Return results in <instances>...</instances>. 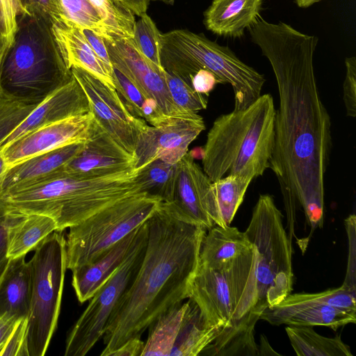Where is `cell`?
<instances>
[{"instance_id":"obj_1","label":"cell","mask_w":356,"mask_h":356,"mask_svg":"<svg viewBox=\"0 0 356 356\" xmlns=\"http://www.w3.org/2000/svg\"><path fill=\"white\" fill-rule=\"evenodd\" d=\"M268 60L279 93L269 168L280 186L290 234L298 207L312 233L323 225L325 175L332 146L331 120L318 92L314 68L318 38L291 25L259 17L248 29Z\"/></svg>"},{"instance_id":"obj_2","label":"cell","mask_w":356,"mask_h":356,"mask_svg":"<svg viewBox=\"0 0 356 356\" xmlns=\"http://www.w3.org/2000/svg\"><path fill=\"white\" fill-rule=\"evenodd\" d=\"M147 225L143 261L108 321L102 356L140 339L159 317L189 298L207 230L177 219L161 203Z\"/></svg>"},{"instance_id":"obj_3","label":"cell","mask_w":356,"mask_h":356,"mask_svg":"<svg viewBox=\"0 0 356 356\" xmlns=\"http://www.w3.org/2000/svg\"><path fill=\"white\" fill-rule=\"evenodd\" d=\"M136 169L103 177H83L63 170L0 193L6 211L51 218L56 232L76 225L102 209L140 193Z\"/></svg>"},{"instance_id":"obj_4","label":"cell","mask_w":356,"mask_h":356,"mask_svg":"<svg viewBox=\"0 0 356 356\" xmlns=\"http://www.w3.org/2000/svg\"><path fill=\"white\" fill-rule=\"evenodd\" d=\"M16 31L0 58V94L38 106L73 78L56 40L51 17L42 11L18 16Z\"/></svg>"},{"instance_id":"obj_5","label":"cell","mask_w":356,"mask_h":356,"mask_svg":"<svg viewBox=\"0 0 356 356\" xmlns=\"http://www.w3.org/2000/svg\"><path fill=\"white\" fill-rule=\"evenodd\" d=\"M276 109L270 94L248 107L220 115L207 134L203 171L211 181L228 175L251 179L269 168L274 146Z\"/></svg>"},{"instance_id":"obj_6","label":"cell","mask_w":356,"mask_h":356,"mask_svg":"<svg viewBox=\"0 0 356 356\" xmlns=\"http://www.w3.org/2000/svg\"><path fill=\"white\" fill-rule=\"evenodd\" d=\"M160 58L166 72L191 86L200 70H209L221 83L230 84L234 110L245 108L258 99L266 81L263 74L241 60L229 47L186 29L161 33Z\"/></svg>"},{"instance_id":"obj_7","label":"cell","mask_w":356,"mask_h":356,"mask_svg":"<svg viewBox=\"0 0 356 356\" xmlns=\"http://www.w3.org/2000/svg\"><path fill=\"white\" fill-rule=\"evenodd\" d=\"M255 247L217 268L198 266L190 299L210 326L230 325L254 309L257 301Z\"/></svg>"},{"instance_id":"obj_8","label":"cell","mask_w":356,"mask_h":356,"mask_svg":"<svg viewBox=\"0 0 356 356\" xmlns=\"http://www.w3.org/2000/svg\"><path fill=\"white\" fill-rule=\"evenodd\" d=\"M283 216L269 194L260 195L244 232L258 252L257 301L254 309L261 312L281 302L293 289L291 238Z\"/></svg>"},{"instance_id":"obj_9","label":"cell","mask_w":356,"mask_h":356,"mask_svg":"<svg viewBox=\"0 0 356 356\" xmlns=\"http://www.w3.org/2000/svg\"><path fill=\"white\" fill-rule=\"evenodd\" d=\"M32 289L27 316L29 356H43L57 327L66 264V238L54 232L35 248L30 260Z\"/></svg>"},{"instance_id":"obj_10","label":"cell","mask_w":356,"mask_h":356,"mask_svg":"<svg viewBox=\"0 0 356 356\" xmlns=\"http://www.w3.org/2000/svg\"><path fill=\"white\" fill-rule=\"evenodd\" d=\"M161 201L138 193L102 209L70 227L66 238L67 269L92 262L147 221Z\"/></svg>"},{"instance_id":"obj_11","label":"cell","mask_w":356,"mask_h":356,"mask_svg":"<svg viewBox=\"0 0 356 356\" xmlns=\"http://www.w3.org/2000/svg\"><path fill=\"white\" fill-rule=\"evenodd\" d=\"M147 220L142 224L134 245L118 269L89 299V303L69 331L65 356H84L101 339L119 299L131 284L147 246Z\"/></svg>"},{"instance_id":"obj_12","label":"cell","mask_w":356,"mask_h":356,"mask_svg":"<svg viewBox=\"0 0 356 356\" xmlns=\"http://www.w3.org/2000/svg\"><path fill=\"white\" fill-rule=\"evenodd\" d=\"M71 70L87 96L95 122L134 156L145 121L131 114L115 90L81 67L73 66Z\"/></svg>"},{"instance_id":"obj_13","label":"cell","mask_w":356,"mask_h":356,"mask_svg":"<svg viewBox=\"0 0 356 356\" xmlns=\"http://www.w3.org/2000/svg\"><path fill=\"white\" fill-rule=\"evenodd\" d=\"M211 181L197 164L191 152H187L177 163L172 200L161 206L177 219L200 226L207 231L220 226L215 209Z\"/></svg>"},{"instance_id":"obj_14","label":"cell","mask_w":356,"mask_h":356,"mask_svg":"<svg viewBox=\"0 0 356 356\" xmlns=\"http://www.w3.org/2000/svg\"><path fill=\"white\" fill-rule=\"evenodd\" d=\"M204 129L205 124L200 115L193 118L170 117L156 127L146 124L136 142L135 169L156 159L177 163L188 152L190 144Z\"/></svg>"},{"instance_id":"obj_15","label":"cell","mask_w":356,"mask_h":356,"mask_svg":"<svg viewBox=\"0 0 356 356\" xmlns=\"http://www.w3.org/2000/svg\"><path fill=\"white\" fill-rule=\"evenodd\" d=\"M104 42L113 67L124 74L147 98L155 99L167 116L193 118L198 115L183 112L175 104L164 79V69L156 66L143 56L132 38L104 40Z\"/></svg>"},{"instance_id":"obj_16","label":"cell","mask_w":356,"mask_h":356,"mask_svg":"<svg viewBox=\"0 0 356 356\" xmlns=\"http://www.w3.org/2000/svg\"><path fill=\"white\" fill-rule=\"evenodd\" d=\"M91 113L71 117L37 129L12 142L1 151L8 168L38 154L76 142L90 136Z\"/></svg>"},{"instance_id":"obj_17","label":"cell","mask_w":356,"mask_h":356,"mask_svg":"<svg viewBox=\"0 0 356 356\" xmlns=\"http://www.w3.org/2000/svg\"><path fill=\"white\" fill-rule=\"evenodd\" d=\"M134 164V157L94 120L90 138L63 170L79 177H103L135 169Z\"/></svg>"},{"instance_id":"obj_18","label":"cell","mask_w":356,"mask_h":356,"mask_svg":"<svg viewBox=\"0 0 356 356\" xmlns=\"http://www.w3.org/2000/svg\"><path fill=\"white\" fill-rule=\"evenodd\" d=\"M90 113L89 103L82 87L74 77L42 103L0 143V151L17 138L42 127Z\"/></svg>"},{"instance_id":"obj_19","label":"cell","mask_w":356,"mask_h":356,"mask_svg":"<svg viewBox=\"0 0 356 356\" xmlns=\"http://www.w3.org/2000/svg\"><path fill=\"white\" fill-rule=\"evenodd\" d=\"M140 226L92 262L72 270V285L81 303L89 300L124 261L134 245Z\"/></svg>"},{"instance_id":"obj_20","label":"cell","mask_w":356,"mask_h":356,"mask_svg":"<svg viewBox=\"0 0 356 356\" xmlns=\"http://www.w3.org/2000/svg\"><path fill=\"white\" fill-rule=\"evenodd\" d=\"M259 319L274 325H322L336 330L341 326L355 323L356 315L320 303L296 305L277 304L273 307H266L261 312Z\"/></svg>"},{"instance_id":"obj_21","label":"cell","mask_w":356,"mask_h":356,"mask_svg":"<svg viewBox=\"0 0 356 356\" xmlns=\"http://www.w3.org/2000/svg\"><path fill=\"white\" fill-rule=\"evenodd\" d=\"M264 0H213L204 13V24L213 33L241 38L255 24Z\"/></svg>"},{"instance_id":"obj_22","label":"cell","mask_w":356,"mask_h":356,"mask_svg":"<svg viewBox=\"0 0 356 356\" xmlns=\"http://www.w3.org/2000/svg\"><path fill=\"white\" fill-rule=\"evenodd\" d=\"M52 29L63 58L70 68L81 67L115 90L112 76L79 28L69 22L53 19Z\"/></svg>"},{"instance_id":"obj_23","label":"cell","mask_w":356,"mask_h":356,"mask_svg":"<svg viewBox=\"0 0 356 356\" xmlns=\"http://www.w3.org/2000/svg\"><path fill=\"white\" fill-rule=\"evenodd\" d=\"M85 143H73L38 154L11 166L5 176L1 193L63 170L65 165L81 151Z\"/></svg>"},{"instance_id":"obj_24","label":"cell","mask_w":356,"mask_h":356,"mask_svg":"<svg viewBox=\"0 0 356 356\" xmlns=\"http://www.w3.org/2000/svg\"><path fill=\"white\" fill-rule=\"evenodd\" d=\"M23 255L10 260L0 280V316L3 314L18 318L28 316L30 310L32 268Z\"/></svg>"},{"instance_id":"obj_25","label":"cell","mask_w":356,"mask_h":356,"mask_svg":"<svg viewBox=\"0 0 356 356\" xmlns=\"http://www.w3.org/2000/svg\"><path fill=\"white\" fill-rule=\"evenodd\" d=\"M7 213L8 256L10 259L26 255L57 229L56 222L50 217L34 213Z\"/></svg>"},{"instance_id":"obj_26","label":"cell","mask_w":356,"mask_h":356,"mask_svg":"<svg viewBox=\"0 0 356 356\" xmlns=\"http://www.w3.org/2000/svg\"><path fill=\"white\" fill-rule=\"evenodd\" d=\"M261 313L254 309L230 325L222 327L213 340L201 353L211 356H257L254 326Z\"/></svg>"},{"instance_id":"obj_27","label":"cell","mask_w":356,"mask_h":356,"mask_svg":"<svg viewBox=\"0 0 356 356\" xmlns=\"http://www.w3.org/2000/svg\"><path fill=\"white\" fill-rule=\"evenodd\" d=\"M205 233L199 254V265L217 268L250 250L253 245L236 227L214 225Z\"/></svg>"},{"instance_id":"obj_28","label":"cell","mask_w":356,"mask_h":356,"mask_svg":"<svg viewBox=\"0 0 356 356\" xmlns=\"http://www.w3.org/2000/svg\"><path fill=\"white\" fill-rule=\"evenodd\" d=\"M170 356H197L210 345L222 327L210 326L191 299Z\"/></svg>"},{"instance_id":"obj_29","label":"cell","mask_w":356,"mask_h":356,"mask_svg":"<svg viewBox=\"0 0 356 356\" xmlns=\"http://www.w3.org/2000/svg\"><path fill=\"white\" fill-rule=\"evenodd\" d=\"M188 306V299L170 308L149 327L141 356H170Z\"/></svg>"},{"instance_id":"obj_30","label":"cell","mask_w":356,"mask_h":356,"mask_svg":"<svg viewBox=\"0 0 356 356\" xmlns=\"http://www.w3.org/2000/svg\"><path fill=\"white\" fill-rule=\"evenodd\" d=\"M291 346L298 356H352L341 335L326 337L309 326L289 325L285 329Z\"/></svg>"},{"instance_id":"obj_31","label":"cell","mask_w":356,"mask_h":356,"mask_svg":"<svg viewBox=\"0 0 356 356\" xmlns=\"http://www.w3.org/2000/svg\"><path fill=\"white\" fill-rule=\"evenodd\" d=\"M252 179L228 175L211 182V189L220 227L230 226Z\"/></svg>"},{"instance_id":"obj_32","label":"cell","mask_w":356,"mask_h":356,"mask_svg":"<svg viewBox=\"0 0 356 356\" xmlns=\"http://www.w3.org/2000/svg\"><path fill=\"white\" fill-rule=\"evenodd\" d=\"M51 2L56 14L54 19L69 22L79 29L91 30L108 41L115 39L90 0H51Z\"/></svg>"},{"instance_id":"obj_33","label":"cell","mask_w":356,"mask_h":356,"mask_svg":"<svg viewBox=\"0 0 356 356\" xmlns=\"http://www.w3.org/2000/svg\"><path fill=\"white\" fill-rule=\"evenodd\" d=\"M176 171L177 163L156 159L137 170L136 181L141 193L168 203L172 198Z\"/></svg>"},{"instance_id":"obj_34","label":"cell","mask_w":356,"mask_h":356,"mask_svg":"<svg viewBox=\"0 0 356 356\" xmlns=\"http://www.w3.org/2000/svg\"><path fill=\"white\" fill-rule=\"evenodd\" d=\"M356 291L342 285L340 287L318 293L289 294L279 304L296 305L307 303H320L330 305L356 315Z\"/></svg>"},{"instance_id":"obj_35","label":"cell","mask_w":356,"mask_h":356,"mask_svg":"<svg viewBox=\"0 0 356 356\" xmlns=\"http://www.w3.org/2000/svg\"><path fill=\"white\" fill-rule=\"evenodd\" d=\"M132 39L143 56L156 66L163 68L160 58L161 33L147 13L135 22Z\"/></svg>"},{"instance_id":"obj_36","label":"cell","mask_w":356,"mask_h":356,"mask_svg":"<svg viewBox=\"0 0 356 356\" xmlns=\"http://www.w3.org/2000/svg\"><path fill=\"white\" fill-rule=\"evenodd\" d=\"M164 79L172 100L183 112L197 113L206 109L207 96L198 93L185 81L164 70Z\"/></svg>"},{"instance_id":"obj_37","label":"cell","mask_w":356,"mask_h":356,"mask_svg":"<svg viewBox=\"0 0 356 356\" xmlns=\"http://www.w3.org/2000/svg\"><path fill=\"white\" fill-rule=\"evenodd\" d=\"M35 107L15 102L0 94V143Z\"/></svg>"},{"instance_id":"obj_38","label":"cell","mask_w":356,"mask_h":356,"mask_svg":"<svg viewBox=\"0 0 356 356\" xmlns=\"http://www.w3.org/2000/svg\"><path fill=\"white\" fill-rule=\"evenodd\" d=\"M113 68L115 89L123 104L131 115L143 119L141 108L147 97L124 74L115 67Z\"/></svg>"},{"instance_id":"obj_39","label":"cell","mask_w":356,"mask_h":356,"mask_svg":"<svg viewBox=\"0 0 356 356\" xmlns=\"http://www.w3.org/2000/svg\"><path fill=\"white\" fill-rule=\"evenodd\" d=\"M27 317L19 320L0 351V356H29L27 348Z\"/></svg>"},{"instance_id":"obj_40","label":"cell","mask_w":356,"mask_h":356,"mask_svg":"<svg viewBox=\"0 0 356 356\" xmlns=\"http://www.w3.org/2000/svg\"><path fill=\"white\" fill-rule=\"evenodd\" d=\"M23 13L19 0H0V31L8 42L16 31L18 16Z\"/></svg>"},{"instance_id":"obj_41","label":"cell","mask_w":356,"mask_h":356,"mask_svg":"<svg viewBox=\"0 0 356 356\" xmlns=\"http://www.w3.org/2000/svg\"><path fill=\"white\" fill-rule=\"evenodd\" d=\"M346 76L343 85V102L346 115L356 116V58L347 57L345 59Z\"/></svg>"},{"instance_id":"obj_42","label":"cell","mask_w":356,"mask_h":356,"mask_svg":"<svg viewBox=\"0 0 356 356\" xmlns=\"http://www.w3.org/2000/svg\"><path fill=\"white\" fill-rule=\"evenodd\" d=\"M348 237V264L343 286L356 291L355 285V215H350L345 220Z\"/></svg>"},{"instance_id":"obj_43","label":"cell","mask_w":356,"mask_h":356,"mask_svg":"<svg viewBox=\"0 0 356 356\" xmlns=\"http://www.w3.org/2000/svg\"><path fill=\"white\" fill-rule=\"evenodd\" d=\"M95 54L113 78V68L104 40L91 30L80 29Z\"/></svg>"},{"instance_id":"obj_44","label":"cell","mask_w":356,"mask_h":356,"mask_svg":"<svg viewBox=\"0 0 356 356\" xmlns=\"http://www.w3.org/2000/svg\"><path fill=\"white\" fill-rule=\"evenodd\" d=\"M218 83H221L219 79L207 70H200L191 79L192 88L198 93L207 97Z\"/></svg>"},{"instance_id":"obj_45","label":"cell","mask_w":356,"mask_h":356,"mask_svg":"<svg viewBox=\"0 0 356 356\" xmlns=\"http://www.w3.org/2000/svg\"><path fill=\"white\" fill-rule=\"evenodd\" d=\"M141 113L142 118L154 127L163 124L170 118L163 112L156 101L151 97L145 99Z\"/></svg>"},{"instance_id":"obj_46","label":"cell","mask_w":356,"mask_h":356,"mask_svg":"<svg viewBox=\"0 0 356 356\" xmlns=\"http://www.w3.org/2000/svg\"><path fill=\"white\" fill-rule=\"evenodd\" d=\"M7 218V211L0 205V280L10 260L8 256Z\"/></svg>"},{"instance_id":"obj_47","label":"cell","mask_w":356,"mask_h":356,"mask_svg":"<svg viewBox=\"0 0 356 356\" xmlns=\"http://www.w3.org/2000/svg\"><path fill=\"white\" fill-rule=\"evenodd\" d=\"M24 10L31 11L38 10L49 14L52 19L56 18V14L51 0H19Z\"/></svg>"},{"instance_id":"obj_48","label":"cell","mask_w":356,"mask_h":356,"mask_svg":"<svg viewBox=\"0 0 356 356\" xmlns=\"http://www.w3.org/2000/svg\"><path fill=\"white\" fill-rule=\"evenodd\" d=\"M144 343L140 339L129 340L114 351L111 356H141Z\"/></svg>"},{"instance_id":"obj_49","label":"cell","mask_w":356,"mask_h":356,"mask_svg":"<svg viewBox=\"0 0 356 356\" xmlns=\"http://www.w3.org/2000/svg\"><path fill=\"white\" fill-rule=\"evenodd\" d=\"M19 319L9 314L0 316V351Z\"/></svg>"},{"instance_id":"obj_50","label":"cell","mask_w":356,"mask_h":356,"mask_svg":"<svg viewBox=\"0 0 356 356\" xmlns=\"http://www.w3.org/2000/svg\"><path fill=\"white\" fill-rule=\"evenodd\" d=\"M119 1L138 17L146 13L149 3V0H119Z\"/></svg>"},{"instance_id":"obj_51","label":"cell","mask_w":356,"mask_h":356,"mask_svg":"<svg viewBox=\"0 0 356 356\" xmlns=\"http://www.w3.org/2000/svg\"><path fill=\"white\" fill-rule=\"evenodd\" d=\"M260 347H259V355H280L275 352L269 344L266 337L263 334L260 336Z\"/></svg>"},{"instance_id":"obj_52","label":"cell","mask_w":356,"mask_h":356,"mask_svg":"<svg viewBox=\"0 0 356 356\" xmlns=\"http://www.w3.org/2000/svg\"><path fill=\"white\" fill-rule=\"evenodd\" d=\"M8 163L4 158L3 152L0 151V193L2 189L3 182L8 170Z\"/></svg>"},{"instance_id":"obj_53","label":"cell","mask_w":356,"mask_h":356,"mask_svg":"<svg viewBox=\"0 0 356 356\" xmlns=\"http://www.w3.org/2000/svg\"><path fill=\"white\" fill-rule=\"evenodd\" d=\"M321 0H295L296 5L302 8H309Z\"/></svg>"},{"instance_id":"obj_54","label":"cell","mask_w":356,"mask_h":356,"mask_svg":"<svg viewBox=\"0 0 356 356\" xmlns=\"http://www.w3.org/2000/svg\"><path fill=\"white\" fill-rule=\"evenodd\" d=\"M8 44L9 42L0 31V58L1 57Z\"/></svg>"},{"instance_id":"obj_55","label":"cell","mask_w":356,"mask_h":356,"mask_svg":"<svg viewBox=\"0 0 356 356\" xmlns=\"http://www.w3.org/2000/svg\"><path fill=\"white\" fill-rule=\"evenodd\" d=\"M152 1H161V2L165 3L167 4H170V5H172L175 2V0H152Z\"/></svg>"},{"instance_id":"obj_56","label":"cell","mask_w":356,"mask_h":356,"mask_svg":"<svg viewBox=\"0 0 356 356\" xmlns=\"http://www.w3.org/2000/svg\"><path fill=\"white\" fill-rule=\"evenodd\" d=\"M113 1H119V0H113ZM119 2H120V1H119ZM120 3H121V2H120Z\"/></svg>"}]
</instances>
